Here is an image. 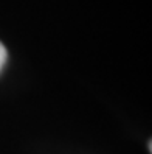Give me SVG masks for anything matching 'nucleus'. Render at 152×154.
<instances>
[{
    "label": "nucleus",
    "instance_id": "obj_1",
    "mask_svg": "<svg viewBox=\"0 0 152 154\" xmlns=\"http://www.w3.org/2000/svg\"><path fill=\"white\" fill-rule=\"evenodd\" d=\"M6 58H8V53H6V48H5V45L0 42V70H2V67L5 66V62H6Z\"/></svg>",
    "mask_w": 152,
    "mask_h": 154
}]
</instances>
